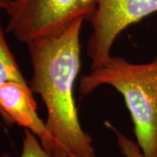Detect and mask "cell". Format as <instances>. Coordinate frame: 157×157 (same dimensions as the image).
<instances>
[{
	"instance_id": "obj_1",
	"label": "cell",
	"mask_w": 157,
	"mask_h": 157,
	"mask_svg": "<svg viewBox=\"0 0 157 157\" xmlns=\"http://www.w3.org/2000/svg\"><path fill=\"white\" fill-rule=\"evenodd\" d=\"M83 22L78 19L59 33L26 44L33 66L28 85L46 107L45 125L54 140L53 157H97L92 137L80 125L73 93L81 67Z\"/></svg>"
},
{
	"instance_id": "obj_2",
	"label": "cell",
	"mask_w": 157,
	"mask_h": 157,
	"mask_svg": "<svg viewBox=\"0 0 157 157\" xmlns=\"http://www.w3.org/2000/svg\"><path fill=\"white\" fill-rule=\"evenodd\" d=\"M107 85L123 96L134 125L136 143L146 157L157 148V58L149 63L134 64L111 56L80 78L79 93L87 95Z\"/></svg>"
},
{
	"instance_id": "obj_3",
	"label": "cell",
	"mask_w": 157,
	"mask_h": 157,
	"mask_svg": "<svg viewBox=\"0 0 157 157\" xmlns=\"http://www.w3.org/2000/svg\"><path fill=\"white\" fill-rule=\"evenodd\" d=\"M96 0H8L6 31L27 44L61 33L78 19H90Z\"/></svg>"
},
{
	"instance_id": "obj_4",
	"label": "cell",
	"mask_w": 157,
	"mask_h": 157,
	"mask_svg": "<svg viewBox=\"0 0 157 157\" xmlns=\"http://www.w3.org/2000/svg\"><path fill=\"white\" fill-rule=\"evenodd\" d=\"M157 12V0H96L90 17L93 33L87 44L91 68L98 67L111 55L115 39L126 28Z\"/></svg>"
},
{
	"instance_id": "obj_5",
	"label": "cell",
	"mask_w": 157,
	"mask_h": 157,
	"mask_svg": "<svg viewBox=\"0 0 157 157\" xmlns=\"http://www.w3.org/2000/svg\"><path fill=\"white\" fill-rule=\"evenodd\" d=\"M28 82L8 81L0 86V116L7 126L17 124L28 129L40 140L51 155L54 151V140L37 113V103Z\"/></svg>"
},
{
	"instance_id": "obj_6",
	"label": "cell",
	"mask_w": 157,
	"mask_h": 157,
	"mask_svg": "<svg viewBox=\"0 0 157 157\" xmlns=\"http://www.w3.org/2000/svg\"><path fill=\"white\" fill-rule=\"evenodd\" d=\"M8 81L27 83L6 39L0 21V86Z\"/></svg>"
},
{
	"instance_id": "obj_7",
	"label": "cell",
	"mask_w": 157,
	"mask_h": 157,
	"mask_svg": "<svg viewBox=\"0 0 157 157\" xmlns=\"http://www.w3.org/2000/svg\"><path fill=\"white\" fill-rule=\"evenodd\" d=\"M0 157H11L9 153H3ZM18 157H53L42 146L39 138L28 129H24L22 150Z\"/></svg>"
},
{
	"instance_id": "obj_8",
	"label": "cell",
	"mask_w": 157,
	"mask_h": 157,
	"mask_svg": "<svg viewBox=\"0 0 157 157\" xmlns=\"http://www.w3.org/2000/svg\"><path fill=\"white\" fill-rule=\"evenodd\" d=\"M116 134L117 145L124 157H146L140 149L138 144L127 138L123 134L114 129Z\"/></svg>"
},
{
	"instance_id": "obj_9",
	"label": "cell",
	"mask_w": 157,
	"mask_h": 157,
	"mask_svg": "<svg viewBox=\"0 0 157 157\" xmlns=\"http://www.w3.org/2000/svg\"><path fill=\"white\" fill-rule=\"evenodd\" d=\"M8 0H0V11L2 10H5L6 4H7Z\"/></svg>"
},
{
	"instance_id": "obj_10",
	"label": "cell",
	"mask_w": 157,
	"mask_h": 157,
	"mask_svg": "<svg viewBox=\"0 0 157 157\" xmlns=\"http://www.w3.org/2000/svg\"><path fill=\"white\" fill-rule=\"evenodd\" d=\"M155 157H157V148H156V153H155Z\"/></svg>"
}]
</instances>
